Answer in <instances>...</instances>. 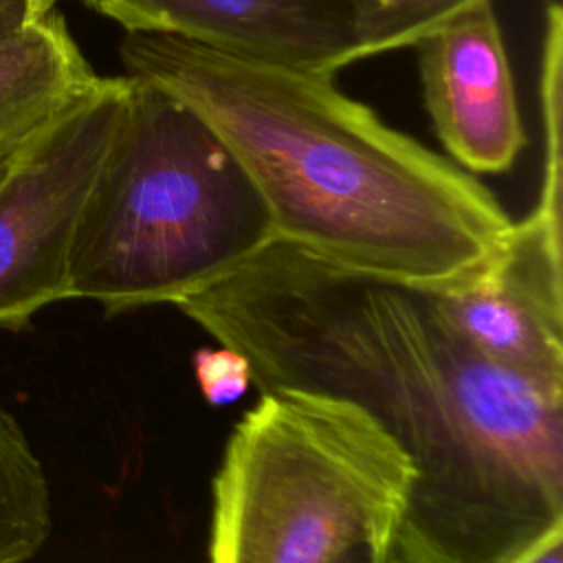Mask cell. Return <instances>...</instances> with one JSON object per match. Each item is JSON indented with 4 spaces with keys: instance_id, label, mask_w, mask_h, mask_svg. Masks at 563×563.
<instances>
[{
    "instance_id": "cell-16",
    "label": "cell",
    "mask_w": 563,
    "mask_h": 563,
    "mask_svg": "<svg viewBox=\"0 0 563 563\" xmlns=\"http://www.w3.org/2000/svg\"><path fill=\"white\" fill-rule=\"evenodd\" d=\"M18 152H20V150H18ZM18 152H15V154H18ZM15 154H11V156H0V180H2V178H4V174L9 172L11 161H13V156H15Z\"/></svg>"
},
{
    "instance_id": "cell-14",
    "label": "cell",
    "mask_w": 563,
    "mask_h": 563,
    "mask_svg": "<svg viewBox=\"0 0 563 563\" xmlns=\"http://www.w3.org/2000/svg\"><path fill=\"white\" fill-rule=\"evenodd\" d=\"M59 0H0V31L35 20L57 7Z\"/></svg>"
},
{
    "instance_id": "cell-5",
    "label": "cell",
    "mask_w": 563,
    "mask_h": 563,
    "mask_svg": "<svg viewBox=\"0 0 563 563\" xmlns=\"http://www.w3.org/2000/svg\"><path fill=\"white\" fill-rule=\"evenodd\" d=\"M539 99L543 174L532 211L468 284L435 292L462 336L488 361L563 398V18L545 15Z\"/></svg>"
},
{
    "instance_id": "cell-4",
    "label": "cell",
    "mask_w": 563,
    "mask_h": 563,
    "mask_svg": "<svg viewBox=\"0 0 563 563\" xmlns=\"http://www.w3.org/2000/svg\"><path fill=\"white\" fill-rule=\"evenodd\" d=\"M411 486L409 457L358 407L264 391L213 477L209 563H334L361 543H394Z\"/></svg>"
},
{
    "instance_id": "cell-1",
    "label": "cell",
    "mask_w": 563,
    "mask_h": 563,
    "mask_svg": "<svg viewBox=\"0 0 563 563\" xmlns=\"http://www.w3.org/2000/svg\"><path fill=\"white\" fill-rule=\"evenodd\" d=\"M174 306L246 358L260 394L341 398L402 449L394 563H501L563 523V398L482 356L433 290L275 238Z\"/></svg>"
},
{
    "instance_id": "cell-9",
    "label": "cell",
    "mask_w": 563,
    "mask_h": 563,
    "mask_svg": "<svg viewBox=\"0 0 563 563\" xmlns=\"http://www.w3.org/2000/svg\"><path fill=\"white\" fill-rule=\"evenodd\" d=\"M97 81L57 9L0 31V156L22 150Z\"/></svg>"
},
{
    "instance_id": "cell-6",
    "label": "cell",
    "mask_w": 563,
    "mask_h": 563,
    "mask_svg": "<svg viewBox=\"0 0 563 563\" xmlns=\"http://www.w3.org/2000/svg\"><path fill=\"white\" fill-rule=\"evenodd\" d=\"M130 77L99 81L29 141L0 180V328L68 299V253L119 130Z\"/></svg>"
},
{
    "instance_id": "cell-10",
    "label": "cell",
    "mask_w": 563,
    "mask_h": 563,
    "mask_svg": "<svg viewBox=\"0 0 563 563\" xmlns=\"http://www.w3.org/2000/svg\"><path fill=\"white\" fill-rule=\"evenodd\" d=\"M51 488L20 420L0 405V563H26L51 534Z\"/></svg>"
},
{
    "instance_id": "cell-12",
    "label": "cell",
    "mask_w": 563,
    "mask_h": 563,
    "mask_svg": "<svg viewBox=\"0 0 563 563\" xmlns=\"http://www.w3.org/2000/svg\"><path fill=\"white\" fill-rule=\"evenodd\" d=\"M194 372L202 396L211 405L235 402L253 385L246 358L238 350L220 343L218 347L200 350L194 356Z\"/></svg>"
},
{
    "instance_id": "cell-7",
    "label": "cell",
    "mask_w": 563,
    "mask_h": 563,
    "mask_svg": "<svg viewBox=\"0 0 563 563\" xmlns=\"http://www.w3.org/2000/svg\"><path fill=\"white\" fill-rule=\"evenodd\" d=\"M416 46L427 112L453 163L468 174L508 172L526 132L493 2L453 18Z\"/></svg>"
},
{
    "instance_id": "cell-15",
    "label": "cell",
    "mask_w": 563,
    "mask_h": 563,
    "mask_svg": "<svg viewBox=\"0 0 563 563\" xmlns=\"http://www.w3.org/2000/svg\"><path fill=\"white\" fill-rule=\"evenodd\" d=\"M334 563H394V543H361Z\"/></svg>"
},
{
    "instance_id": "cell-2",
    "label": "cell",
    "mask_w": 563,
    "mask_h": 563,
    "mask_svg": "<svg viewBox=\"0 0 563 563\" xmlns=\"http://www.w3.org/2000/svg\"><path fill=\"white\" fill-rule=\"evenodd\" d=\"M121 59L222 139L275 238L328 262L442 292L477 277L510 235L488 187L343 95L334 75L156 33H128Z\"/></svg>"
},
{
    "instance_id": "cell-3",
    "label": "cell",
    "mask_w": 563,
    "mask_h": 563,
    "mask_svg": "<svg viewBox=\"0 0 563 563\" xmlns=\"http://www.w3.org/2000/svg\"><path fill=\"white\" fill-rule=\"evenodd\" d=\"M128 77L123 119L68 253V297L108 314L174 306L275 240L255 185L207 121Z\"/></svg>"
},
{
    "instance_id": "cell-8",
    "label": "cell",
    "mask_w": 563,
    "mask_h": 563,
    "mask_svg": "<svg viewBox=\"0 0 563 563\" xmlns=\"http://www.w3.org/2000/svg\"><path fill=\"white\" fill-rule=\"evenodd\" d=\"M128 33H156L231 55L336 75L354 62L339 0H81Z\"/></svg>"
},
{
    "instance_id": "cell-13",
    "label": "cell",
    "mask_w": 563,
    "mask_h": 563,
    "mask_svg": "<svg viewBox=\"0 0 563 563\" xmlns=\"http://www.w3.org/2000/svg\"><path fill=\"white\" fill-rule=\"evenodd\" d=\"M501 563H563V523H556Z\"/></svg>"
},
{
    "instance_id": "cell-11",
    "label": "cell",
    "mask_w": 563,
    "mask_h": 563,
    "mask_svg": "<svg viewBox=\"0 0 563 563\" xmlns=\"http://www.w3.org/2000/svg\"><path fill=\"white\" fill-rule=\"evenodd\" d=\"M347 13L354 62L416 46L453 18L493 0H339Z\"/></svg>"
}]
</instances>
